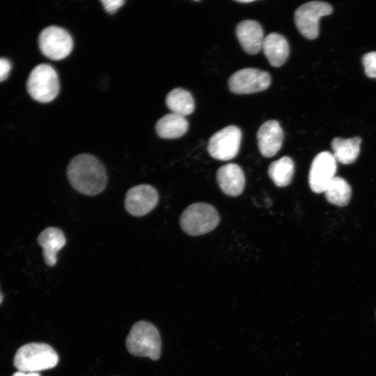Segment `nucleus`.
<instances>
[{"label": "nucleus", "mask_w": 376, "mask_h": 376, "mask_svg": "<svg viewBox=\"0 0 376 376\" xmlns=\"http://www.w3.org/2000/svg\"><path fill=\"white\" fill-rule=\"evenodd\" d=\"M67 176L75 190L88 196L101 193L107 184V174L104 165L90 154L74 157L68 165Z\"/></svg>", "instance_id": "nucleus-1"}, {"label": "nucleus", "mask_w": 376, "mask_h": 376, "mask_svg": "<svg viewBox=\"0 0 376 376\" xmlns=\"http://www.w3.org/2000/svg\"><path fill=\"white\" fill-rule=\"evenodd\" d=\"M160 334L152 323L141 320L136 322L126 338L128 352L136 357L157 360L161 355Z\"/></svg>", "instance_id": "nucleus-2"}, {"label": "nucleus", "mask_w": 376, "mask_h": 376, "mask_svg": "<svg viewBox=\"0 0 376 376\" xmlns=\"http://www.w3.org/2000/svg\"><path fill=\"white\" fill-rule=\"evenodd\" d=\"M58 355L48 344L30 343L20 347L14 357V366L19 371L38 373L56 366Z\"/></svg>", "instance_id": "nucleus-3"}, {"label": "nucleus", "mask_w": 376, "mask_h": 376, "mask_svg": "<svg viewBox=\"0 0 376 376\" xmlns=\"http://www.w3.org/2000/svg\"><path fill=\"white\" fill-rule=\"evenodd\" d=\"M219 221V214L212 205L195 203L183 211L180 218V224L185 233L198 236L214 230Z\"/></svg>", "instance_id": "nucleus-4"}, {"label": "nucleus", "mask_w": 376, "mask_h": 376, "mask_svg": "<svg viewBox=\"0 0 376 376\" xmlns=\"http://www.w3.org/2000/svg\"><path fill=\"white\" fill-rule=\"evenodd\" d=\"M26 88L38 102L47 103L54 100L59 92L58 77L54 68L46 63L36 66L29 75Z\"/></svg>", "instance_id": "nucleus-5"}, {"label": "nucleus", "mask_w": 376, "mask_h": 376, "mask_svg": "<svg viewBox=\"0 0 376 376\" xmlns=\"http://www.w3.org/2000/svg\"><path fill=\"white\" fill-rule=\"evenodd\" d=\"M331 6L326 2L313 1L300 6L295 12V22L300 33L307 39H315L319 34V20L332 13Z\"/></svg>", "instance_id": "nucleus-6"}, {"label": "nucleus", "mask_w": 376, "mask_h": 376, "mask_svg": "<svg viewBox=\"0 0 376 376\" xmlns=\"http://www.w3.org/2000/svg\"><path fill=\"white\" fill-rule=\"evenodd\" d=\"M38 45L46 57L58 61L70 54L73 48V40L66 30L59 26H49L40 32Z\"/></svg>", "instance_id": "nucleus-7"}, {"label": "nucleus", "mask_w": 376, "mask_h": 376, "mask_svg": "<svg viewBox=\"0 0 376 376\" xmlns=\"http://www.w3.org/2000/svg\"><path fill=\"white\" fill-rule=\"evenodd\" d=\"M242 132L235 125H229L214 133L209 139L207 150L212 157L221 161L233 159L238 153Z\"/></svg>", "instance_id": "nucleus-8"}, {"label": "nucleus", "mask_w": 376, "mask_h": 376, "mask_svg": "<svg viewBox=\"0 0 376 376\" xmlns=\"http://www.w3.org/2000/svg\"><path fill=\"white\" fill-rule=\"evenodd\" d=\"M271 84L267 72L256 68H243L233 73L228 80L231 92L250 94L266 90Z\"/></svg>", "instance_id": "nucleus-9"}, {"label": "nucleus", "mask_w": 376, "mask_h": 376, "mask_svg": "<svg viewBox=\"0 0 376 376\" xmlns=\"http://www.w3.org/2000/svg\"><path fill=\"white\" fill-rule=\"evenodd\" d=\"M157 191L150 185H139L130 188L125 194V207L131 215L141 217L149 213L157 205Z\"/></svg>", "instance_id": "nucleus-10"}, {"label": "nucleus", "mask_w": 376, "mask_h": 376, "mask_svg": "<svg viewBox=\"0 0 376 376\" xmlns=\"http://www.w3.org/2000/svg\"><path fill=\"white\" fill-rule=\"evenodd\" d=\"M336 160L333 154L323 151L313 159L308 176L309 185L315 193H322L330 181L335 177Z\"/></svg>", "instance_id": "nucleus-11"}, {"label": "nucleus", "mask_w": 376, "mask_h": 376, "mask_svg": "<svg viewBox=\"0 0 376 376\" xmlns=\"http://www.w3.org/2000/svg\"><path fill=\"white\" fill-rule=\"evenodd\" d=\"M283 140V131L277 120L265 122L257 132V141L262 155L270 157L281 149Z\"/></svg>", "instance_id": "nucleus-12"}, {"label": "nucleus", "mask_w": 376, "mask_h": 376, "mask_svg": "<svg viewBox=\"0 0 376 376\" xmlns=\"http://www.w3.org/2000/svg\"><path fill=\"white\" fill-rule=\"evenodd\" d=\"M236 36L242 49L249 54H256L262 49L263 30L256 20L246 19L236 26Z\"/></svg>", "instance_id": "nucleus-13"}, {"label": "nucleus", "mask_w": 376, "mask_h": 376, "mask_svg": "<svg viewBox=\"0 0 376 376\" xmlns=\"http://www.w3.org/2000/svg\"><path fill=\"white\" fill-rule=\"evenodd\" d=\"M217 180L222 191L230 196L241 194L245 186L244 172L236 164L221 166L217 172Z\"/></svg>", "instance_id": "nucleus-14"}, {"label": "nucleus", "mask_w": 376, "mask_h": 376, "mask_svg": "<svg viewBox=\"0 0 376 376\" xmlns=\"http://www.w3.org/2000/svg\"><path fill=\"white\" fill-rule=\"evenodd\" d=\"M37 241L42 248L45 263L49 267L54 266L57 261V253L66 243L63 232L56 227L46 228L40 233Z\"/></svg>", "instance_id": "nucleus-15"}, {"label": "nucleus", "mask_w": 376, "mask_h": 376, "mask_svg": "<svg viewBox=\"0 0 376 376\" xmlns=\"http://www.w3.org/2000/svg\"><path fill=\"white\" fill-rule=\"evenodd\" d=\"M262 49L269 63L274 67L282 65L290 53L286 38L278 33H271L265 37Z\"/></svg>", "instance_id": "nucleus-16"}, {"label": "nucleus", "mask_w": 376, "mask_h": 376, "mask_svg": "<svg viewBox=\"0 0 376 376\" xmlns=\"http://www.w3.org/2000/svg\"><path fill=\"white\" fill-rule=\"evenodd\" d=\"M188 122L184 116L171 113L159 119L155 125L156 132L163 139H177L188 130Z\"/></svg>", "instance_id": "nucleus-17"}, {"label": "nucleus", "mask_w": 376, "mask_h": 376, "mask_svg": "<svg viewBox=\"0 0 376 376\" xmlns=\"http://www.w3.org/2000/svg\"><path fill=\"white\" fill-rule=\"evenodd\" d=\"M361 143V139L358 136L350 139L334 138L331 148L336 162L343 164L354 162L360 152Z\"/></svg>", "instance_id": "nucleus-18"}, {"label": "nucleus", "mask_w": 376, "mask_h": 376, "mask_svg": "<svg viewBox=\"0 0 376 376\" xmlns=\"http://www.w3.org/2000/svg\"><path fill=\"white\" fill-rule=\"evenodd\" d=\"M166 104L172 113L184 117L192 113L195 107L191 94L181 88H174L167 94Z\"/></svg>", "instance_id": "nucleus-19"}, {"label": "nucleus", "mask_w": 376, "mask_h": 376, "mask_svg": "<svg viewBox=\"0 0 376 376\" xmlns=\"http://www.w3.org/2000/svg\"><path fill=\"white\" fill-rule=\"evenodd\" d=\"M295 165L292 159L284 156L270 164L268 174L274 183L279 187L288 186L294 175Z\"/></svg>", "instance_id": "nucleus-20"}, {"label": "nucleus", "mask_w": 376, "mask_h": 376, "mask_svg": "<svg viewBox=\"0 0 376 376\" xmlns=\"http://www.w3.org/2000/svg\"><path fill=\"white\" fill-rule=\"evenodd\" d=\"M324 193L326 199L330 203L343 207L349 203L352 190L349 183L344 178L335 176L328 184Z\"/></svg>", "instance_id": "nucleus-21"}, {"label": "nucleus", "mask_w": 376, "mask_h": 376, "mask_svg": "<svg viewBox=\"0 0 376 376\" xmlns=\"http://www.w3.org/2000/svg\"><path fill=\"white\" fill-rule=\"evenodd\" d=\"M362 63L366 75L371 78H376V52H371L363 55Z\"/></svg>", "instance_id": "nucleus-22"}, {"label": "nucleus", "mask_w": 376, "mask_h": 376, "mask_svg": "<svg viewBox=\"0 0 376 376\" xmlns=\"http://www.w3.org/2000/svg\"><path fill=\"white\" fill-rule=\"evenodd\" d=\"M104 10L109 14H113L124 3L123 0H102L101 1Z\"/></svg>", "instance_id": "nucleus-23"}, {"label": "nucleus", "mask_w": 376, "mask_h": 376, "mask_svg": "<svg viewBox=\"0 0 376 376\" xmlns=\"http://www.w3.org/2000/svg\"><path fill=\"white\" fill-rule=\"evenodd\" d=\"M12 65L8 59L0 58V82L8 77Z\"/></svg>", "instance_id": "nucleus-24"}, {"label": "nucleus", "mask_w": 376, "mask_h": 376, "mask_svg": "<svg viewBox=\"0 0 376 376\" xmlns=\"http://www.w3.org/2000/svg\"><path fill=\"white\" fill-rule=\"evenodd\" d=\"M12 376H40V375L38 373H29L18 370Z\"/></svg>", "instance_id": "nucleus-25"}, {"label": "nucleus", "mask_w": 376, "mask_h": 376, "mask_svg": "<svg viewBox=\"0 0 376 376\" xmlns=\"http://www.w3.org/2000/svg\"><path fill=\"white\" fill-rule=\"evenodd\" d=\"M253 1H253V0H246V1L241 0V1H237V2H240V3H251V2H253Z\"/></svg>", "instance_id": "nucleus-26"}, {"label": "nucleus", "mask_w": 376, "mask_h": 376, "mask_svg": "<svg viewBox=\"0 0 376 376\" xmlns=\"http://www.w3.org/2000/svg\"><path fill=\"white\" fill-rule=\"evenodd\" d=\"M2 300H3V295H2L1 292H0V304L2 302Z\"/></svg>", "instance_id": "nucleus-27"}]
</instances>
